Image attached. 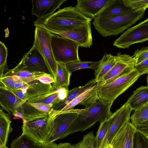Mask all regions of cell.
<instances>
[{
  "instance_id": "cell-2",
  "label": "cell",
  "mask_w": 148,
  "mask_h": 148,
  "mask_svg": "<svg viewBox=\"0 0 148 148\" xmlns=\"http://www.w3.org/2000/svg\"><path fill=\"white\" fill-rule=\"evenodd\" d=\"M112 104L105 103L99 100L92 105L83 109L64 134L62 139L74 133L83 132L97 122L101 123L109 119L112 114L110 111Z\"/></svg>"
},
{
  "instance_id": "cell-33",
  "label": "cell",
  "mask_w": 148,
  "mask_h": 148,
  "mask_svg": "<svg viewBox=\"0 0 148 148\" xmlns=\"http://www.w3.org/2000/svg\"><path fill=\"white\" fill-rule=\"evenodd\" d=\"M125 5L134 11L146 10L148 8V0H123Z\"/></svg>"
},
{
  "instance_id": "cell-5",
  "label": "cell",
  "mask_w": 148,
  "mask_h": 148,
  "mask_svg": "<svg viewBox=\"0 0 148 148\" xmlns=\"http://www.w3.org/2000/svg\"><path fill=\"white\" fill-rule=\"evenodd\" d=\"M54 111L47 115L23 123L22 134L29 136L37 143H44L53 130V119L56 115Z\"/></svg>"
},
{
  "instance_id": "cell-1",
  "label": "cell",
  "mask_w": 148,
  "mask_h": 148,
  "mask_svg": "<svg viewBox=\"0 0 148 148\" xmlns=\"http://www.w3.org/2000/svg\"><path fill=\"white\" fill-rule=\"evenodd\" d=\"M92 20L81 13L75 7L71 6L59 10L41 21L44 25L52 29L69 31L86 25Z\"/></svg>"
},
{
  "instance_id": "cell-17",
  "label": "cell",
  "mask_w": 148,
  "mask_h": 148,
  "mask_svg": "<svg viewBox=\"0 0 148 148\" xmlns=\"http://www.w3.org/2000/svg\"><path fill=\"white\" fill-rule=\"evenodd\" d=\"M53 89L46 94L28 99L29 103H42L52 108L64 100L67 96L69 91L58 87L54 83L52 84Z\"/></svg>"
},
{
  "instance_id": "cell-38",
  "label": "cell",
  "mask_w": 148,
  "mask_h": 148,
  "mask_svg": "<svg viewBox=\"0 0 148 148\" xmlns=\"http://www.w3.org/2000/svg\"><path fill=\"white\" fill-rule=\"evenodd\" d=\"M133 56L136 60V65L139 64L148 58V46L137 49Z\"/></svg>"
},
{
  "instance_id": "cell-14",
  "label": "cell",
  "mask_w": 148,
  "mask_h": 148,
  "mask_svg": "<svg viewBox=\"0 0 148 148\" xmlns=\"http://www.w3.org/2000/svg\"><path fill=\"white\" fill-rule=\"evenodd\" d=\"M66 0H32V14L41 21L53 14Z\"/></svg>"
},
{
  "instance_id": "cell-48",
  "label": "cell",
  "mask_w": 148,
  "mask_h": 148,
  "mask_svg": "<svg viewBox=\"0 0 148 148\" xmlns=\"http://www.w3.org/2000/svg\"><path fill=\"white\" fill-rule=\"evenodd\" d=\"M0 148H8V147L6 145H0Z\"/></svg>"
},
{
  "instance_id": "cell-20",
  "label": "cell",
  "mask_w": 148,
  "mask_h": 148,
  "mask_svg": "<svg viewBox=\"0 0 148 148\" xmlns=\"http://www.w3.org/2000/svg\"><path fill=\"white\" fill-rule=\"evenodd\" d=\"M47 75H49L43 73L30 72L25 70L24 67L23 60L21 59L19 63L15 68L4 73L1 77L17 76L20 78L21 81L28 83L36 80L39 77Z\"/></svg>"
},
{
  "instance_id": "cell-31",
  "label": "cell",
  "mask_w": 148,
  "mask_h": 148,
  "mask_svg": "<svg viewBox=\"0 0 148 148\" xmlns=\"http://www.w3.org/2000/svg\"><path fill=\"white\" fill-rule=\"evenodd\" d=\"M95 138L93 132L91 131L84 135L80 142L72 145V148H96Z\"/></svg>"
},
{
  "instance_id": "cell-41",
  "label": "cell",
  "mask_w": 148,
  "mask_h": 148,
  "mask_svg": "<svg viewBox=\"0 0 148 148\" xmlns=\"http://www.w3.org/2000/svg\"><path fill=\"white\" fill-rule=\"evenodd\" d=\"M135 69L141 75L148 73V58L136 66Z\"/></svg>"
},
{
  "instance_id": "cell-9",
  "label": "cell",
  "mask_w": 148,
  "mask_h": 148,
  "mask_svg": "<svg viewBox=\"0 0 148 148\" xmlns=\"http://www.w3.org/2000/svg\"><path fill=\"white\" fill-rule=\"evenodd\" d=\"M148 40V17L144 21L128 29L113 43L120 48H128L131 45Z\"/></svg>"
},
{
  "instance_id": "cell-32",
  "label": "cell",
  "mask_w": 148,
  "mask_h": 148,
  "mask_svg": "<svg viewBox=\"0 0 148 148\" xmlns=\"http://www.w3.org/2000/svg\"><path fill=\"white\" fill-rule=\"evenodd\" d=\"M8 49L5 44L1 41L0 42V78L1 77L5 70L8 71L7 64Z\"/></svg>"
},
{
  "instance_id": "cell-18",
  "label": "cell",
  "mask_w": 148,
  "mask_h": 148,
  "mask_svg": "<svg viewBox=\"0 0 148 148\" xmlns=\"http://www.w3.org/2000/svg\"><path fill=\"white\" fill-rule=\"evenodd\" d=\"M25 102L10 89L0 84V104L1 108L12 115Z\"/></svg>"
},
{
  "instance_id": "cell-13",
  "label": "cell",
  "mask_w": 148,
  "mask_h": 148,
  "mask_svg": "<svg viewBox=\"0 0 148 148\" xmlns=\"http://www.w3.org/2000/svg\"><path fill=\"white\" fill-rule=\"evenodd\" d=\"M22 59L25 70L32 72L43 73L52 76V72L44 58L33 46Z\"/></svg>"
},
{
  "instance_id": "cell-45",
  "label": "cell",
  "mask_w": 148,
  "mask_h": 148,
  "mask_svg": "<svg viewBox=\"0 0 148 148\" xmlns=\"http://www.w3.org/2000/svg\"><path fill=\"white\" fill-rule=\"evenodd\" d=\"M40 148H58V144L54 142L48 144L40 143Z\"/></svg>"
},
{
  "instance_id": "cell-35",
  "label": "cell",
  "mask_w": 148,
  "mask_h": 148,
  "mask_svg": "<svg viewBox=\"0 0 148 148\" xmlns=\"http://www.w3.org/2000/svg\"><path fill=\"white\" fill-rule=\"evenodd\" d=\"M109 119L100 123V125L96 133L95 141L96 148H99L106 133Z\"/></svg>"
},
{
  "instance_id": "cell-40",
  "label": "cell",
  "mask_w": 148,
  "mask_h": 148,
  "mask_svg": "<svg viewBox=\"0 0 148 148\" xmlns=\"http://www.w3.org/2000/svg\"><path fill=\"white\" fill-rule=\"evenodd\" d=\"M29 103L39 111L43 113L50 114L54 110L53 108L45 103Z\"/></svg>"
},
{
  "instance_id": "cell-25",
  "label": "cell",
  "mask_w": 148,
  "mask_h": 148,
  "mask_svg": "<svg viewBox=\"0 0 148 148\" xmlns=\"http://www.w3.org/2000/svg\"><path fill=\"white\" fill-rule=\"evenodd\" d=\"M11 114L0 110V145H6L9 134L12 128L11 125Z\"/></svg>"
},
{
  "instance_id": "cell-19",
  "label": "cell",
  "mask_w": 148,
  "mask_h": 148,
  "mask_svg": "<svg viewBox=\"0 0 148 148\" xmlns=\"http://www.w3.org/2000/svg\"><path fill=\"white\" fill-rule=\"evenodd\" d=\"M110 0H77L75 7L81 13L94 19Z\"/></svg>"
},
{
  "instance_id": "cell-4",
  "label": "cell",
  "mask_w": 148,
  "mask_h": 148,
  "mask_svg": "<svg viewBox=\"0 0 148 148\" xmlns=\"http://www.w3.org/2000/svg\"><path fill=\"white\" fill-rule=\"evenodd\" d=\"M141 75L135 69L101 85L96 84L98 99L106 103H113L117 98L132 85Z\"/></svg>"
},
{
  "instance_id": "cell-12",
  "label": "cell",
  "mask_w": 148,
  "mask_h": 148,
  "mask_svg": "<svg viewBox=\"0 0 148 148\" xmlns=\"http://www.w3.org/2000/svg\"><path fill=\"white\" fill-rule=\"evenodd\" d=\"M116 62L110 70L97 84L101 85L120 76L128 74L135 69L136 60L133 56L120 52L115 55Z\"/></svg>"
},
{
  "instance_id": "cell-11",
  "label": "cell",
  "mask_w": 148,
  "mask_h": 148,
  "mask_svg": "<svg viewBox=\"0 0 148 148\" xmlns=\"http://www.w3.org/2000/svg\"><path fill=\"white\" fill-rule=\"evenodd\" d=\"M34 23V25L43 27L52 34H57L76 42L80 47L90 48L92 45L91 22L79 28L69 31H60L52 29L44 25L41 20H36Z\"/></svg>"
},
{
  "instance_id": "cell-27",
  "label": "cell",
  "mask_w": 148,
  "mask_h": 148,
  "mask_svg": "<svg viewBox=\"0 0 148 148\" xmlns=\"http://www.w3.org/2000/svg\"><path fill=\"white\" fill-rule=\"evenodd\" d=\"M57 73L54 82L58 87L69 91L70 77L72 73L67 69L65 64L57 62Z\"/></svg>"
},
{
  "instance_id": "cell-30",
  "label": "cell",
  "mask_w": 148,
  "mask_h": 148,
  "mask_svg": "<svg viewBox=\"0 0 148 148\" xmlns=\"http://www.w3.org/2000/svg\"><path fill=\"white\" fill-rule=\"evenodd\" d=\"M130 119L131 123L134 127L148 121V103L134 111L130 117Z\"/></svg>"
},
{
  "instance_id": "cell-43",
  "label": "cell",
  "mask_w": 148,
  "mask_h": 148,
  "mask_svg": "<svg viewBox=\"0 0 148 148\" xmlns=\"http://www.w3.org/2000/svg\"><path fill=\"white\" fill-rule=\"evenodd\" d=\"M36 80L45 84H49L54 83L55 80L52 76L49 75H45L38 77Z\"/></svg>"
},
{
  "instance_id": "cell-39",
  "label": "cell",
  "mask_w": 148,
  "mask_h": 148,
  "mask_svg": "<svg viewBox=\"0 0 148 148\" xmlns=\"http://www.w3.org/2000/svg\"><path fill=\"white\" fill-rule=\"evenodd\" d=\"M92 88L86 91L74 99L72 101L60 111H64L71 109H72L76 105H79V104L88 95Z\"/></svg>"
},
{
  "instance_id": "cell-26",
  "label": "cell",
  "mask_w": 148,
  "mask_h": 148,
  "mask_svg": "<svg viewBox=\"0 0 148 148\" xmlns=\"http://www.w3.org/2000/svg\"><path fill=\"white\" fill-rule=\"evenodd\" d=\"M29 86L26 94L28 100L47 93L53 89L52 84L43 83L38 80L28 83Z\"/></svg>"
},
{
  "instance_id": "cell-49",
  "label": "cell",
  "mask_w": 148,
  "mask_h": 148,
  "mask_svg": "<svg viewBox=\"0 0 148 148\" xmlns=\"http://www.w3.org/2000/svg\"><path fill=\"white\" fill-rule=\"evenodd\" d=\"M106 148H112V147L111 145L110 144Z\"/></svg>"
},
{
  "instance_id": "cell-23",
  "label": "cell",
  "mask_w": 148,
  "mask_h": 148,
  "mask_svg": "<svg viewBox=\"0 0 148 148\" xmlns=\"http://www.w3.org/2000/svg\"><path fill=\"white\" fill-rule=\"evenodd\" d=\"M134 111L148 103V86H142L137 88L126 102Z\"/></svg>"
},
{
  "instance_id": "cell-16",
  "label": "cell",
  "mask_w": 148,
  "mask_h": 148,
  "mask_svg": "<svg viewBox=\"0 0 148 148\" xmlns=\"http://www.w3.org/2000/svg\"><path fill=\"white\" fill-rule=\"evenodd\" d=\"M134 12L125 5L123 0H110L95 18L110 19L130 14Z\"/></svg>"
},
{
  "instance_id": "cell-28",
  "label": "cell",
  "mask_w": 148,
  "mask_h": 148,
  "mask_svg": "<svg viewBox=\"0 0 148 148\" xmlns=\"http://www.w3.org/2000/svg\"><path fill=\"white\" fill-rule=\"evenodd\" d=\"M11 148H40V143L35 142L27 135L22 134L14 140L11 143Z\"/></svg>"
},
{
  "instance_id": "cell-44",
  "label": "cell",
  "mask_w": 148,
  "mask_h": 148,
  "mask_svg": "<svg viewBox=\"0 0 148 148\" xmlns=\"http://www.w3.org/2000/svg\"><path fill=\"white\" fill-rule=\"evenodd\" d=\"M11 90L20 99L25 102L27 101L28 99L27 97L26 93L23 92L22 90Z\"/></svg>"
},
{
  "instance_id": "cell-36",
  "label": "cell",
  "mask_w": 148,
  "mask_h": 148,
  "mask_svg": "<svg viewBox=\"0 0 148 148\" xmlns=\"http://www.w3.org/2000/svg\"><path fill=\"white\" fill-rule=\"evenodd\" d=\"M99 100L96 89V84L91 89L87 96L79 105H84L85 108L92 105Z\"/></svg>"
},
{
  "instance_id": "cell-42",
  "label": "cell",
  "mask_w": 148,
  "mask_h": 148,
  "mask_svg": "<svg viewBox=\"0 0 148 148\" xmlns=\"http://www.w3.org/2000/svg\"><path fill=\"white\" fill-rule=\"evenodd\" d=\"M135 127L136 131L148 138V121L141 123Z\"/></svg>"
},
{
  "instance_id": "cell-37",
  "label": "cell",
  "mask_w": 148,
  "mask_h": 148,
  "mask_svg": "<svg viewBox=\"0 0 148 148\" xmlns=\"http://www.w3.org/2000/svg\"><path fill=\"white\" fill-rule=\"evenodd\" d=\"M20 81H21L20 78L17 76H6L0 78V84L11 90H14L16 84Z\"/></svg>"
},
{
  "instance_id": "cell-8",
  "label": "cell",
  "mask_w": 148,
  "mask_h": 148,
  "mask_svg": "<svg viewBox=\"0 0 148 148\" xmlns=\"http://www.w3.org/2000/svg\"><path fill=\"white\" fill-rule=\"evenodd\" d=\"M83 110V109H72L59 111L54 118L52 130L44 143L62 139L64 134Z\"/></svg>"
},
{
  "instance_id": "cell-22",
  "label": "cell",
  "mask_w": 148,
  "mask_h": 148,
  "mask_svg": "<svg viewBox=\"0 0 148 148\" xmlns=\"http://www.w3.org/2000/svg\"><path fill=\"white\" fill-rule=\"evenodd\" d=\"M97 84L95 79H92L84 85L75 87L69 90L67 97L53 108L54 110L60 111L66 106L82 94L94 87Z\"/></svg>"
},
{
  "instance_id": "cell-6",
  "label": "cell",
  "mask_w": 148,
  "mask_h": 148,
  "mask_svg": "<svg viewBox=\"0 0 148 148\" xmlns=\"http://www.w3.org/2000/svg\"><path fill=\"white\" fill-rule=\"evenodd\" d=\"M51 45L54 58L57 62L66 64L81 61L78 53L79 45L76 42L51 33Z\"/></svg>"
},
{
  "instance_id": "cell-21",
  "label": "cell",
  "mask_w": 148,
  "mask_h": 148,
  "mask_svg": "<svg viewBox=\"0 0 148 148\" xmlns=\"http://www.w3.org/2000/svg\"><path fill=\"white\" fill-rule=\"evenodd\" d=\"M49 114L39 111L26 101L16 110L12 115L13 119H21L24 123L34 119Z\"/></svg>"
},
{
  "instance_id": "cell-15",
  "label": "cell",
  "mask_w": 148,
  "mask_h": 148,
  "mask_svg": "<svg viewBox=\"0 0 148 148\" xmlns=\"http://www.w3.org/2000/svg\"><path fill=\"white\" fill-rule=\"evenodd\" d=\"M136 131L130 121L114 136L110 144L112 148H132L134 134Z\"/></svg>"
},
{
  "instance_id": "cell-46",
  "label": "cell",
  "mask_w": 148,
  "mask_h": 148,
  "mask_svg": "<svg viewBox=\"0 0 148 148\" xmlns=\"http://www.w3.org/2000/svg\"><path fill=\"white\" fill-rule=\"evenodd\" d=\"M27 83L22 81L18 82L14 86V90L21 89Z\"/></svg>"
},
{
  "instance_id": "cell-10",
  "label": "cell",
  "mask_w": 148,
  "mask_h": 148,
  "mask_svg": "<svg viewBox=\"0 0 148 148\" xmlns=\"http://www.w3.org/2000/svg\"><path fill=\"white\" fill-rule=\"evenodd\" d=\"M132 110L126 102L112 113L109 119L106 133L99 148H106L114 136L125 125L130 121Z\"/></svg>"
},
{
  "instance_id": "cell-34",
  "label": "cell",
  "mask_w": 148,
  "mask_h": 148,
  "mask_svg": "<svg viewBox=\"0 0 148 148\" xmlns=\"http://www.w3.org/2000/svg\"><path fill=\"white\" fill-rule=\"evenodd\" d=\"M132 148H148V138L136 130L134 135Z\"/></svg>"
},
{
  "instance_id": "cell-3",
  "label": "cell",
  "mask_w": 148,
  "mask_h": 148,
  "mask_svg": "<svg viewBox=\"0 0 148 148\" xmlns=\"http://www.w3.org/2000/svg\"><path fill=\"white\" fill-rule=\"evenodd\" d=\"M143 9L128 15L108 19L95 18L92 22L95 28L104 37L118 35L128 29L143 16Z\"/></svg>"
},
{
  "instance_id": "cell-29",
  "label": "cell",
  "mask_w": 148,
  "mask_h": 148,
  "mask_svg": "<svg viewBox=\"0 0 148 148\" xmlns=\"http://www.w3.org/2000/svg\"><path fill=\"white\" fill-rule=\"evenodd\" d=\"M100 62V60L97 62L77 61L65 64L69 72H73L81 69H89L95 71L98 69Z\"/></svg>"
},
{
  "instance_id": "cell-24",
  "label": "cell",
  "mask_w": 148,
  "mask_h": 148,
  "mask_svg": "<svg viewBox=\"0 0 148 148\" xmlns=\"http://www.w3.org/2000/svg\"><path fill=\"white\" fill-rule=\"evenodd\" d=\"M100 61L99 66L94 74L97 84L110 70L116 63V60L115 56L105 53Z\"/></svg>"
},
{
  "instance_id": "cell-47",
  "label": "cell",
  "mask_w": 148,
  "mask_h": 148,
  "mask_svg": "<svg viewBox=\"0 0 148 148\" xmlns=\"http://www.w3.org/2000/svg\"><path fill=\"white\" fill-rule=\"evenodd\" d=\"M71 145L68 143H60L58 144V148H72Z\"/></svg>"
},
{
  "instance_id": "cell-50",
  "label": "cell",
  "mask_w": 148,
  "mask_h": 148,
  "mask_svg": "<svg viewBox=\"0 0 148 148\" xmlns=\"http://www.w3.org/2000/svg\"><path fill=\"white\" fill-rule=\"evenodd\" d=\"M146 80L147 84V86H148V73L146 78Z\"/></svg>"
},
{
  "instance_id": "cell-7",
  "label": "cell",
  "mask_w": 148,
  "mask_h": 148,
  "mask_svg": "<svg viewBox=\"0 0 148 148\" xmlns=\"http://www.w3.org/2000/svg\"><path fill=\"white\" fill-rule=\"evenodd\" d=\"M35 27L33 46L37 49L42 55L56 80L57 73V64L54 57L51 45V33L41 26Z\"/></svg>"
}]
</instances>
